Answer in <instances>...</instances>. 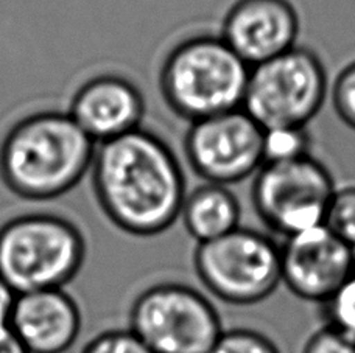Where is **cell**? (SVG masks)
<instances>
[{
    "instance_id": "9a60e30c",
    "label": "cell",
    "mask_w": 355,
    "mask_h": 353,
    "mask_svg": "<svg viewBox=\"0 0 355 353\" xmlns=\"http://www.w3.org/2000/svg\"><path fill=\"white\" fill-rule=\"evenodd\" d=\"M263 163H277L300 159L310 154L307 128L285 126L263 129Z\"/></svg>"
},
{
    "instance_id": "4fadbf2b",
    "label": "cell",
    "mask_w": 355,
    "mask_h": 353,
    "mask_svg": "<svg viewBox=\"0 0 355 353\" xmlns=\"http://www.w3.org/2000/svg\"><path fill=\"white\" fill-rule=\"evenodd\" d=\"M81 311L64 288L16 294L8 329L28 353H66L81 332Z\"/></svg>"
},
{
    "instance_id": "603a6c76",
    "label": "cell",
    "mask_w": 355,
    "mask_h": 353,
    "mask_svg": "<svg viewBox=\"0 0 355 353\" xmlns=\"http://www.w3.org/2000/svg\"><path fill=\"white\" fill-rule=\"evenodd\" d=\"M0 353H28L10 329L0 330Z\"/></svg>"
},
{
    "instance_id": "d6986e66",
    "label": "cell",
    "mask_w": 355,
    "mask_h": 353,
    "mask_svg": "<svg viewBox=\"0 0 355 353\" xmlns=\"http://www.w3.org/2000/svg\"><path fill=\"white\" fill-rule=\"evenodd\" d=\"M80 353H153L148 345L130 329L101 332L89 339Z\"/></svg>"
},
{
    "instance_id": "5b68a950",
    "label": "cell",
    "mask_w": 355,
    "mask_h": 353,
    "mask_svg": "<svg viewBox=\"0 0 355 353\" xmlns=\"http://www.w3.org/2000/svg\"><path fill=\"white\" fill-rule=\"evenodd\" d=\"M329 80L320 56L295 47L251 67L243 109L263 129L307 128L326 103Z\"/></svg>"
},
{
    "instance_id": "30bf717a",
    "label": "cell",
    "mask_w": 355,
    "mask_h": 353,
    "mask_svg": "<svg viewBox=\"0 0 355 353\" xmlns=\"http://www.w3.org/2000/svg\"><path fill=\"white\" fill-rule=\"evenodd\" d=\"M355 268V251L324 224L285 238L281 280L288 291L322 305Z\"/></svg>"
},
{
    "instance_id": "7402d4cb",
    "label": "cell",
    "mask_w": 355,
    "mask_h": 353,
    "mask_svg": "<svg viewBox=\"0 0 355 353\" xmlns=\"http://www.w3.org/2000/svg\"><path fill=\"white\" fill-rule=\"evenodd\" d=\"M15 298L16 294L11 291V288L0 277V330L8 329V319Z\"/></svg>"
},
{
    "instance_id": "2e32d148",
    "label": "cell",
    "mask_w": 355,
    "mask_h": 353,
    "mask_svg": "<svg viewBox=\"0 0 355 353\" xmlns=\"http://www.w3.org/2000/svg\"><path fill=\"white\" fill-rule=\"evenodd\" d=\"M321 307L326 325L355 341V268Z\"/></svg>"
},
{
    "instance_id": "e0dca14e",
    "label": "cell",
    "mask_w": 355,
    "mask_h": 353,
    "mask_svg": "<svg viewBox=\"0 0 355 353\" xmlns=\"http://www.w3.org/2000/svg\"><path fill=\"white\" fill-rule=\"evenodd\" d=\"M324 226L355 251V185L337 187L327 207Z\"/></svg>"
},
{
    "instance_id": "5bb4252c",
    "label": "cell",
    "mask_w": 355,
    "mask_h": 353,
    "mask_svg": "<svg viewBox=\"0 0 355 353\" xmlns=\"http://www.w3.org/2000/svg\"><path fill=\"white\" fill-rule=\"evenodd\" d=\"M180 218L196 244L207 243L240 228V203L230 187L205 182L187 193Z\"/></svg>"
},
{
    "instance_id": "44dd1931",
    "label": "cell",
    "mask_w": 355,
    "mask_h": 353,
    "mask_svg": "<svg viewBox=\"0 0 355 353\" xmlns=\"http://www.w3.org/2000/svg\"><path fill=\"white\" fill-rule=\"evenodd\" d=\"M302 353H355V341L324 324L309 336Z\"/></svg>"
},
{
    "instance_id": "8992f818",
    "label": "cell",
    "mask_w": 355,
    "mask_h": 353,
    "mask_svg": "<svg viewBox=\"0 0 355 353\" xmlns=\"http://www.w3.org/2000/svg\"><path fill=\"white\" fill-rule=\"evenodd\" d=\"M193 269L209 293L230 305L263 302L281 285V246L262 232L237 228L196 244Z\"/></svg>"
},
{
    "instance_id": "ac0fdd59",
    "label": "cell",
    "mask_w": 355,
    "mask_h": 353,
    "mask_svg": "<svg viewBox=\"0 0 355 353\" xmlns=\"http://www.w3.org/2000/svg\"><path fill=\"white\" fill-rule=\"evenodd\" d=\"M207 353H281L261 332L251 329L225 330Z\"/></svg>"
},
{
    "instance_id": "8fae6325",
    "label": "cell",
    "mask_w": 355,
    "mask_h": 353,
    "mask_svg": "<svg viewBox=\"0 0 355 353\" xmlns=\"http://www.w3.org/2000/svg\"><path fill=\"white\" fill-rule=\"evenodd\" d=\"M300 30L290 0H237L221 22L220 37L254 67L297 47Z\"/></svg>"
},
{
    "instance_id": "3957f363",
    "label": "cell",
    "mask_w": 355,
    "mask_h": 353,
    "mask_svg": "<svg viewBox=\"0 0 355 353\" xmlns=\"http://www.w3.org/2000/svg\"><path fill=\"white\" fill-rule=\"evenodd\" d=\"M250 71L220 35H195L167 53L157 84L167 108L195 123L243 108Z\"/></svg>"
},
{
    "instance_id": "9c48e42d",
    "label": "cell",
    "mask_w": 355,
    "mask_h": 353,
    "mask_svg": "<svg viewBox=\"0 0 355 353\" xmlns=\"http://www.w3.org/2000/svg\"><path fill=\"white\" fill-rule=\"evenodd\" d=\"M263 128L243 108L190 123L184 154L209 184H239L263 165Z\"/></svg>"
},
{
    "instance_id": "ffe728a7",
    "label": "cell",
    "mask_w": 355,
    "mask_h": 353,
    "mask_svg": "<svg viewBox=\"0 0 355 353\" xmlns=\"http://www.w3.org/2000/svg\"><path fill=\"white\" fill-rule=\"evenodd\" d=\"M332 105L341 122L355 131V61L347 64L335 78Z\"/></svg>"
},
{
    "instance_id": "7c38bea8",
    "label": "cell",
    "mask_w": 355,
    "mask_h": 353,
    "mask_svg": "<svg viewBox=\"0 0 355 353\" xmlns=\"http://www.w3.org/2000/svg\"><path fill=\"white\" fill-rule=\"evenodd\" d=\"M147 102L131 80L101 73L85 81L73 92L67 114L87 137L103 143L142 128Z\"/></svg>"
},
{
    "instance_id": "52a82bcc",
    "label": "cell",
    "mask_w": 355,
    "mask_h": 353,
    "mask_svg": "<svg viewBox=\"0 0 355 353\" xmlns=\"http://www.w3.org/2000/svg\"><path fill=\"white\" fill-rule=\"evenodd\" d=\"M130 330L153 353H207L225 332L212 302L178 282L155 283L136 296Z\"/></svg>"
},
{
    "instance_id": "277c9868",
    "label": "cell",
    "mask_w": 355,
    "mask_h": 353,
    "mask_svg": "<svg viewBox=\"0 0 355 353\" xmlns=\"http://www.w3.org/2000/svg\"><path fill=\"white\" fill-rule=\"evenodd\" d=\"M86 254L81 229L55 213H24L0 226V277L15 294L64 288Z\"/></svg>"
},
{
    "instance_id": "7a4b0ae2",
    "label": "cell",
    "mask_w": 355,
    "mask_h": 353,
    "mask_svg": "<svg viewBox=\"0 0 355 353\" xmlns=\"http://www.w3.org/2000/svg\"><path fill=\"white\" fill-rule=\"evenodd\" d=\"M97 143L62 111L19 118L0 142V181L24 201H52L91 172Z\"/></svg>"
},
{
    "instance_id": "6da1fadb",
    "label": "cell",
    "mask_w": 355,
    "mask_h": 353,
    "mask_svg": "<svg viewBox=\"0 0 355 353\" xmlns=\"http://www.w3.org/2000/svg\"><path fill=\"white\" fill-rule=\"evenodd\" d=\"M91 184L103 215L119 230L141 238L172 228L187 197L173 150L144 128L97 145Z\"/></svg>"
},
{
    "instance_id": "ba28073f",
    "label": "cell",
    "mask_w": 355,
    "mask_h": 353,
    "mask_svg": "<svg viewBox=\"0 0 355 353\" xmlns=\"http://www.w3.org/2000/svg\"><path fill=\"white\" fill-rule=\"evenodd\" d=\"M335 190L327 167L309 154L263 163L254 174L251 201L266 228L287 238L324 224Z\"/></svg>"
}]
</instances>
